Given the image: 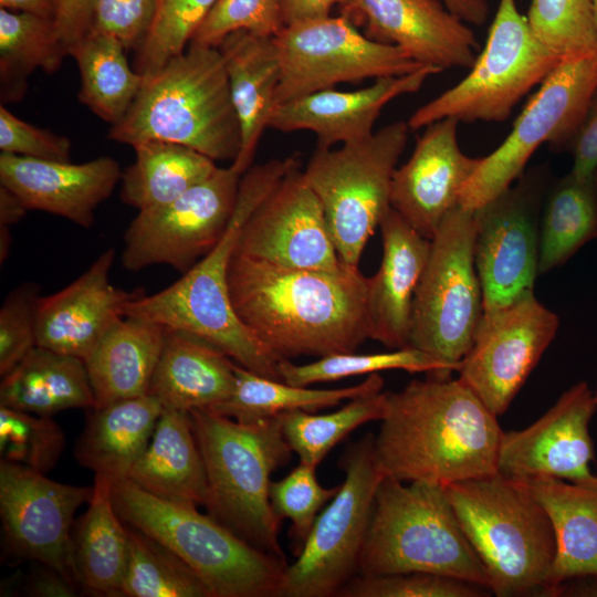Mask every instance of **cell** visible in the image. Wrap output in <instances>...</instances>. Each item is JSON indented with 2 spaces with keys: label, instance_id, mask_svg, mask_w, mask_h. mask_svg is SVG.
<instances>
[{
  "label": "cell",
  "instance_id": "obj_7",
  "mask_svg": "<svg viewBox=\"0 0 597 597\" xmlns=\"http://www.w3.org/2000/svg\"><path fill=\"white\" fill-rule=\"evenodd\" d=\"M357 570L366 576L431 573L490 590L486 573L458 521L447 486L430 481L406 485L385 475L375 494Z\"/></svg>",
  "mask_w": 597,
  "mask_h": 597
},
{
  "label": "cell",
  "instance_id": "obj_35",
  "mask_svg": "<svg viewBox=\"0 0 597 597\" xmlns=\"http://www.w3.org/2000/svg\"><path fill=\"white\" fill-rule=\"evenodd\" d=\"M597 239V172L569 171L546 190L540 221L538 275L564 265Z\"/></svg>",
  "mask_w": 597,
  "mask_h": 597
},
{
  "label": "cell",
  "instance_id": "obj_47",
  "mask_svg": "<svg viewBox=\"0 0 597 597\" xmlns=\"http://www.w3.org/2000/svg\"><path fill=\"white\" fill-rule=\"evenodd\" d=\"M283 28L281 0H217L189 44L218 48L235 31L275 36Z\"/></svg>",
  "mask_w": 597,
  "mask_h": 597
},
{
  "label": "cell",
  "instance_id": "obj_61",
  "mask_svg": "<svg viewBox=\"0 0 597 597\" xmlns=\"http://www.w3.org/2000/svg\"><path fill=\"white\" fill-rule=\"evenodd\" d=\"M594 398H595V401H596V405H597V387H596V389L594 390Z\"/></svg>",
  "mask_w": 597,
  "mask_h": 597
},
{
  "label": "cell",
  "instance_id": "obj_6",
  "mask_svg": "<svg viewBox=\"0 0 597 597\" xmlns=\"http://www.w3.org/2000/svg\"><path fill=\"white\" fill-rule=\"evenodd\" d=\"M458 521L498 597L554 596L557 545L548 514L500 472L447 485Z\"/></svg>",
  "mask_w": 597,
  "mask_h": 597
},
{
  "label": "cell",
  "instance_id": "obj_55",
  "mask_svg": "<svg viewBox=\"0 0 597 597\" xmlns=\"http://www.w3.org/2000/svg\"><path fill=\"white\" fill-rule=\"evenodd\" d=\"M345 0H281L284 27L296 22L331 15L334 6Z\"/></svg>",
  "mask_w": 597,
  "mask_h": 597
},
{
  "label": "cell",
  "instance_id": "obj_11",
  "mask_svg": "<svg viewBox=\"0 0 597 597\" xmlns=\"http://www.w3.org/2000/svg\"><path fill=\"white\" fill-rule=\"evenodd\" d=\"M597 90V51L562 59L540 84L504 142L482 160L462 188L459 206L476 211L525 171L534 151L548 144L568 150Z\"/></svg>",
  "mask_w": 597,
  "mask_h": 597
},
{
  "label": "cell",
  "instance_id": "obj_22",
  "mask_svg": "<svg viewBox=\"0 0 597 597\" xmlns=\"http://www.w3.org/2000/svg\"><path fill=\"white\" fill-rule=\"evenodd\" d=\"M458 125L443 118L426 126L410 158L392 176L391 208L429 240L459 206L462 188L482 160L461 150Z\"/></svg>",
  "mask_w": 597,
  "mask_h": 597
},
{
  "label": "cell",
  "instance_id": "obj_27",
  "mask_svg": "<svg viewBox=\"0 0 597 597\" xmlns=\"http://www.w3.org/2000/svg\"><path fill=\"white\" fill-rule=\"evenodd\" d=\"M237 112L241 149L231 166L243 175L253 164L259 142L276 107L281 64L274 36L248 31L229 34L218 46Z\"/></svg>",
  "mask_w": 597,
  "mask_h": 597
},
{
  "label": "cell",
  "instance_id": "obj_62",
  "mask_svg": "<svg viewBox=\"0 0 597 597\" xmlns=\"http://www.w3.org/2000/svg\"><path fill=\"white\" fill-rule=\"evenodd\" d=\"M595 22H596V32H597V18L595 19Z\"/></svg>",
  "mask_w": 597,
  "mask_h": 597
},
{
  "label": "cell",
  "instance_id": "obj_41",
  "mask_svg": "<svg viewBox=\"0 0 597 597\" xmlns=\"http://www.w3.org/2000/svg\"><path fill=\"white\" fill-rule=\"evenodd\" d=\"M396 369L450 377L453 371L459 370V367L413 346L376 354H355V352L334 354L303 365L293 364L289 359L279 363L281 380L294 386H310Z\"/></svg>",
  "mask_w": 597,
  "mask_h": 597
},
{
  "label": "cell",
  "instance_id": "obj_26",
  "mask_svg": "<svg viewBox=\"0 0 597 597\" xmlns=\"http://www.w3.org/2000/svg\"><path fill=\"white\" fill-rule=\"evenodd\" d=\"M383 258L368 277L371 339L390 349L409 346L412 303L428 261L430 240L392 208L379 224Z\"/></svg>",
  "mask_w": 597,
  "mask_h": 597
},
{
  "label": "cell",
  "instance_id": "obj_34",
  "mask_svg": "<svg viewBox=\"0 0 597 597\" xmlns=\"http://www.w3.org/2000/svg\"><path fill=\"white\" fill-rule=\"evenodd\" d=\"M0 406L50 417L66 409L93 408L85 362L35 346L1 376Z\"/></svg>",
  "mask_w": 597,
  "mask_h": 597
},
{
  "label": "cell",
  "instance_id": "obj_43",
  "mask_svg": "<svg viewBox=\"0 0 597 597\" xmlns=\"http://www.w3.org/2000/svg\"><path fill=\"white\" fill-rule=\"evenodd\" d=\"M526 19L537 40L559 60L597 51L591 0H532Z\"/></svg>",
  "mask_w": 597,
  "mask_h": 597
},
{
  "label": "cell",
  "instance_id": "obj_51",
  "mask_svg": "<svg viewBox=\"0 0 597 597\" xmlns=\"http://www.w3.org/2000/svg\"><path fill=\"white\" fill-rule=\"evenodd\" d=\"M0 149L1 153L43 160L71 159V140L66 136L24 122L4 104L0 106Z\"/></svg>",
  "mask_w": 597,
  "mask_h": 597
},
{
  "label": "cell",
  "instance_id": "obj_44",
  "mask_svg": "<svg viewBox=\"0 0 597 597\" xmlns=\"http://www.w3.org/2000/svg\"><path fill=\"white\" fill-rule=\"evenodd\" d=\"M65 436L50 416L0 406L1 460L46 474L61 458Z\"/></svg>",
  "mask_w": 597,
  "mask_h": 597
},
{
  "label": "cell",
  "instance_id": "obj_20",
  "mask_svg": "<svg viewBox=\"0 0 597 597\" xmlns=\"http://www.w3.org/2000/svg\"><path fill=\"white\" fill-rule=\"evenodd\" d=\"M597 410L584 380L565 390L535 422L503 432L498 470L515 480L547 476L597 490L589 423Z\"/></svg>",
  "mask_w": 597,
  "mask_h": 597
},
{
  "label": "cell",
  "instance_id": "obj_28",
  "mask_svg": "<svg viewBox=\"0 0 597 597\" xmlns=\"http://www.w3.org/2000/svg\"><path fill=\"white\" fill-rule=\"evenodd\" d=\"M234 385V363L223 350L197 335L166 329L148 391L164 409H211Z\"/></svg>",
  "mask_w": 597,
  "mask_h": 597
},
{
  "label": "cell",
  "instance_id": "obj_59",
  "mask_svg": "<svg viewBox=\"0 0 597 597\" xmlns=\"http://www.w3.org/2000/svg\"><path fill=\"white\" fill-rule=\"evenodd\" d=\"M10 227L0 226V262L3 263L9 255L11 247Z\"/></svg>",
  "mask_w": 597,
  "mask_h": 597
},
{
  "label": "cell",
  "instance_id": "obj_32",
  "mask_svg": "<svg viewBox=\"0 0 597 597\" xmlns=\"http://www.w3.org/2000/svg\"><path fill=\"white\" fill-rule=\"evenodd\" d=\"M165 334L156 323L125 316L104 335L85 360L94 407L148 394Z\"/></svg>",
  "mask_w": 597,
  "mask_h": 597
},
{
  "label": "cell",
  "instance_id": "obj_21",
  "mask_svg": "<svg viewBox=\"0 0 597 597\" xmlns=\"http://www.w3.org/2000/svg\"><path fill=\"white\" fill-rule=\"evenodd\" d=\"M439 0H345L339 14L373 41L395 45L422 66L471 69L479 42Z\"/></svg>",
  "mask_w": 597,
  "mask_h": 597
},
{
  "label": "cell",
  "instance_id": "obj_54",
  "mask_svg": "<svg viewBox=\"0 0 597 597\" xmlns=\"http://www.w3.org/2000/svg\"><path fill=\"white\" fill-rule=\"evenodd\" d=\"M30 576L27 593L35 597H73L76 596L77 583L61 572L40 564Z\"/></svg>",
  "mask_w": 597,
  "mask_h": 597
},
{
  "label": "cell",
  "instance_id": "obj_14",
  "mask_svg": "<svg viewBox=\"0 0 597 597\" xmlns=\"http://www.w3.org/2000/svg\"><path fill=\"white\" fill-rule=\"evenodd\" d=\"M281 80L276 106L344 82L401 76L422 65L370 40L343 14L285 25L275 36Z\"/></svg>",
  "mask_w": 597,
  "mask_h": 597
},
{
  "label": "cell",
  "instance_id": "obj_50",
  "mask_svg": "<svg viewBox=\"0 0 597 597\" xmlns=\"http://www.w3.org/2000/svg\"><path fill=\"white\" fill-rule=\"evenodd\" d=\"M158 0H95L93 30L114 35L126 51L139 50L153 24Z\"/></svg>",
  "mask_w": 597,
  "mask_h": 597
},
{
  "label": "cell",
  "instance_id": "obj_16",
  "mask_svg": "<svg viewBox=\"0 0 597 597\" xmlns=\"http://www.w3.org/2000/svg\"><path fill=\"white\" fill-rule=\"evenodd\" d=\"M546 190V169L536 167L474 211V261L483 311L505 306L534 290Z\"/></svg>",
  "mask_w": 597,
  "mask_h": 597
},
{
  "label": "cell",
  "instance_id": "obj_40",
  "mask_svg": "<svg viewBox=\"0 0 597 597\" xmlns=\"http://www.w3.org/2000/svg\"><path fill=\"white\" fill-rule=\"evenodd\" d=\"M121 597H212L201 578L167 546L128 525Z\"/></svg>",
  "mask_w": 597,
  "mask_h": 597
},
{
  "label": "cell",
  "instance_id": "obj_46",
  "mask_svg": "<svg viewBox=\"0 0 597 597\" xmlns=\"http://www.w3.org/2000/svg\"><path fill=\"white\" fill-rule=\"evenodd\" d=\"M316 467L301 463L284 479L270 484V501L276 516L292 521L291 536L297 554L302 549L318 511L341 485L324 488L316 479Z\"/></svg>",
  "mask_w": 597,
  "mask_h": 597
},
{
  "label": "cell",
  "instance_id": "obj_18",
  "mask_svg": "<svg viewBox=\"0 0 597 597\" xmlns=\"http://www.w3.org/2000/svg\"><path fill=\"white\" fill-rule=\"evenodd\" d=\"M92 486L53 481L24 465L0 461V516L9 551L75 580L72 565L74 515ZM76 582V580H75Z\"/></svg>",
  "mask_w": 597,
  "mask_h": 597
},
{
  "label": "cell",
  "instance_id": "obj_38",
  "mask_svg": "<svg viewBox=\"0 0 597 597\" xmlns=\"http://www.w3.org/2000/svg\"><path fill=\"white\" fill-rule=\"evenodd\" d=\"M125 51L114 35L93 29L69 49L81 76L78 100L112 125L125 117L145 81Z\"/></svg>",
  "mask_w": 597,
  "mask_h": 597
},
{
  "label": "cell",
  "instance_id": "obj_57",
  "mask_svg": "<svg viewBox=\"0 0 597 597\" xmlns=\"http://www.w3.org/2000/svg\"><path fill=\"white\" fill-rule=\"evenodd\" d=\"M0 7L11 11L55 19L59 0H0Z\"/></svg>",
  "mask_w": 597,
  "mask_h": 597
},
{
  "label": "cell",
  "instance_id": "obj_2",
  "mask_svg": "<svg viewBox=\"0 0 597 597\" xmlns=\"http://www.w3.org/2000/svg\"><path fill=\"white\" fill-rule=\"evenodd\" d=\"M375 454L386 476L442 485L498 473V416L459 378L428 376L386 391Z\"/></svg>",
  "mask_w": 597,
  "mask_h": 597
},
{
  "label": "cell",
  "instance_id": "obj_25",
  "mask_svg": "<svg viewBox=\"0 0 597 597\" xmlns=\"http://www.w3.org/2000/svg\"><path fill=\"white\" fill-rule=\"evenodd\" d=\"M119 164L112 157L72 164L0 155V185L13 191L28 210L63 217L91 228L96 208L122 179Z\"/></svg>",
  "mask_w": 597,
  "mask_h": 597
},
{
  "label": "cell",
  "instance_id": "obj_37",
  "mask_svg": "<svg viewBox=\"0 0 597 597\" xmlns=\"http://www.w3.org/2000/svg\"><path fill=\"white\" fill-rule=\"evenodd\" d=\"M235 385L232 394L211 410L240 422H252L292 410L315 412L334 407L344 400L380 392L384 378L379 373L368 375L358 385L338 389H313L255 374L234 364Z\"/></svg>",
  "mask_w": 597,
  "mask_h": 597
},
{
  "label": "cell",
  "instance_id": "obj_19",
  "mask_svg": "<svg viewBox=\"0 0 597 597\" xmlns=\"http://www.w3.org/2000/svg\"><path fill=\"white\" fill-rule=\"evenodd\" d=\"M234 254L294 269L333 272L344 268L324 210L306 184L300 164L249 216Z\"/></svg>",
  "mask_w": 597,
  "mask_h": 597
},
{
  "label": "cell",
  "instance_id": "obj_9",
  "mask_svg": "<svg viewBox=\"0 0 597 597\" xmlns=\"http://www.w3.org/2000/svg\"><path fill=\"white\" fill-rule=\"evenodd\" d=\"M409 130L398 121L341 148L316 146L303 170L347 266L359 269L367 241L391 208L392 176Z\"/></svg>",
  "mask_w": 597,
  "mask_h": 597
},
{
  "label": "cell",
  "instance_id": "obj_48",
  "mask_svg": "<svg viewBox=\"0 0 597 597\" xmlns=\"http://www.w3.org/2000/svg\"><path fill=\"white\" fill-rule=\"evenodd\" d=\"M490 590L459 578L431 573L360 575L337 593L342 597H481ZM491 593V591H490Z\"/></svg>",
  "mask_w": 597,
  "mask_h": 597
},
{
  "label": "cell",
  "instance_id": "obj_33",
  "mask_svg": "<svg viewBox=\"0 0 597 597\" xmlns=\"http://www.w3.org/2000/svg\"><path fill=\"white\" fill-rule=\"evenodd\" d=\"M87 504L72 533L73 575L78 587L93 595L118 597L126 572L128 538L108 478L95 474Z\"/></svg>",
  "mask_w": 597,
  "mask_h": 597
},
{
  "label": "cell",
  "instance_id": "obj_31",
  "mask_svg": "<svg viewBox=\"0 0 597 597\" xmlns=\"http://www.w3.org/2000/svg\"><path fill=\"white\" fill-rule=\"evenodd\" d=\"M516 481L542 504L555 532L553 595L569 579L597 576V490L547 476Z\"/></svg>",
  "mask_w": 597,
  "mask_h": 597
},
{
  "label": "cell",
  "instance_id": "obj_52",
  "mask_svg": "<svg viewBox=\"0 0 597 597\" xmlns=\"http://www.w3.org/2000/svg\"><path fill=\"white\" fill-rule=\"evenodd\" d=\"M568 151L574 175L586 177L597 172V90Z\"/></svg>",
  "mask_w": 597,
  "mask_h": 597
},
{
  "label": "cell",
  "instance_id": "obj_17",
  "mask_svg": "<svg viewBox=\"0 0 597 597\" xmlns=\"http://www.w3.org/2000/svg\"><path fill=\"white\" fill-rule=\"evenodd\" d=\"M557 314L527 292L483 311L472 345L461 362L462 380L498 417L503 415L555 338Z\"/></svg>",
  "mask_w": 597,
  "mask_h": 597
},
{
  "label": "cell",
  "instance_id": "obj_3",
  "mask_svg": "<svg viewBox=\"0 0 597 597\" xmlns=\"http://www.w3.org/2000/svg\"><path fill=\"white\" fill-rule=\"evenodd\" d=\"M297 164L296 156L252 165L240 179L233 214L214 248L171 285L150 295L142 291L126 316L165 329L197 335L223 350L240 366L281 380L277 359L241 322L229 289V266L240 230L253 210Z\"/></svg>",
  "mask_w": 597,
  "mask_h": 597
},
{
  "label": "cell",
  "instance_id": "obj_30",
  "mask_svg": "<svg viewBox=\"0 0 597 597\" xmlns=\"http://www.w3.org/2000/svg\"><path fill=\"white\" fill-rule=\"evenodd\" d=\"M163 409L150 394L91 408L74 447L76 461L111 481L127 479L146 450Z\"/></svg>",
  "mask_w": 597,
  "mask_h": 597
},
{
  "label": "cell",
  "instance_id": "obj_56",
  "mask_svg": "<svg viewBox=\"0 0 597 597\" xmlns=\"http://www.w3.org/2000/svg\"><path fill=\"white\" fill-rule=\"evenodd\" d=\"M442 2L465 23L482 25L488 20L490 9L486 0H442Z\"/></svg>",
  "mask_w": 597,
  "mask_h": 597
},
{
  "label": "cell",
  "instance_id": "obj_42",
  "mask_svg": "<svg viewBox=\"0 0 597 597\" xmlns=\"http://www.w3.org/2000/svg\"><path fill=\"white\" fill-rule=\"evenodd\" d=\"M386 391L350 399L341 409L324 415L292 410L280 415L283 434L301 463L316 467L348 433L360 425L381 420Z\"/></svg>",
  "mask_w": 597,
  "mask_h": 597
},
{
  "label": "cell",
  "instance_id": "obj_24",
  "mask_svg": "<svg viewBox=\"0 0 597 597\" xmlns=\"http://www.w3.org/2000/svg\"><path fill=\"white\" fill-rule=\"evenodd\" d=\"M433 66H421L401 75L376 78L356 91L322 90L279 104L270 128L291 133L308 130L316 135L317 147L333 148L369 137L381 109L391 100L418 92L427 78L440 73Z\"/></svg>",
  "mask_w": 597,
  "mask_h": 597
},
{
  "label": "cell",
  "instance_id": "obj_15",
  "mask_svg": "<svg viewBox=\"0 0 597 597\" xmlns=\"http://www.w3.org/2000/svg\"><path fill=\"white\" fill-rule=\"evenodd\" d=\"M241 176L231 165L218 167L172 201L138 211L124 233L123 266L136 272L165 264L187 272L224 234Z\"/></svg>",
  "mask_w": 597,
  "mask_h": 597
},
{
  "label": "cell",
  "instance_id": "obj_53",
  "mask_svg": "<svg viewBox=\"0 0 597 597\" xmlns=\"http://www.w3.org/2000/svg\"><path fill=\"white\" fill-rule=\"evenodd\" d=\"M94 3L95 0H59L54 22L67 54L92 30Z\"/></svg>",
  "mask_w": 597,
  "mask_h": 597
},
{
  "label": "cell",
  "instance_id": "obj_5",
  "mask_svg": "<svg viewBox=\"0 0 597 597\" xmlns=\"http://www.w3.org/2000/svg\"><path fill=\"white\" fill-rule=\"evenodd\" d=\"M189 415L206 469L208 514L252 546L285 561L281 520L270 501L271 473L290 462L292 453L280 415L252 422L205 408Z\"/></svg>",
  "mask_w": 597,
  "mask_h": 597
},
{
  "label": "cell",
  "instance_id": "obj_36",
  "mask_svg": "<svg viewBox=\"0 0 597 597\" xmlns=\"http://www.w3.org/2000/svg\"><path fill=\"white\" fill-rule=\"evenodd\" d=\"M133 148L135 161L122 174L121 197L138 211L172 201L218 168L213 159L176 143L151 140Z\"/></svg>",
  "mask_w": 597,
  "mask_h": 597
},
{
  "label": "cell",
  "instance_id": "obj_8",
  "mask_svg": "<svg viewBox=\"0 0 597 597\" xmlns=\"http://www.w3.org/2000/svg\"><path fill=\"white\" fill-rule=\"evenodd\" d=\"M121 519L180 557L212 597L275 596L285 561L242 540L197 505L155 496L128 479L112 481Z\"/></svg>",
  "mask_w": 597,
  "mask_h": 597
},
{
  "label": "cell",
  "instance_id": "obj_12",
  "mask_svg": "<svg viewBox=\"0 0 597 597\" xmlns=\"http://www.w3.org/2000/svg\"><path fill=\"white\" fill-rule=\"evenodd\" d=\"M474 211L457 206L430 240L412 303L409 346L459 367L483 314Z\"/></svg>",
  "mask_w": 597,
  "mask_h": 597
},
{
  "label": "cell",
  "instance_id": "obj_58",
  "mask_svg": "<svg viewBox=\"0 0 597 597\" xmlns=\"http://www.w3.org/2000/svg\"><path fill=\"white\" fill-rule=\"evenodd\" d=\"M28 209L9 188L0 185V226L10 227L25 216Z\"/></svg>",
  "mask_w": 597,
  "mask_h": 597
},
{
  "label": "cell",
  "instance_id": "obj_45",
  "mask_svg": "<svg viewBox=\"0 0 597 597\" xmlns=\"http://www.w3.org/2000/svg\"><path fill=\"white\" fill-rule=\"evenodd\" d=\"M217 0H158L150 30L136 51L134 69L144 77L182 53Z\"/></svg>",
  "mask_w": 597,
  "mask_h": 597
},
{
  "label": "cell",
  "instance_id": "obj_23",
  "mask_svg": "<svg viewBox=\"0 0 597 597\" xmlns=\"http://www.w3.org/2000/svg\"><path fill=\"white\" fill-rule=\"evenodd\" d=\"M115 250L109 248L67 286L43 296L36 306V346L83 359L104 335L126 316L129 303L142 292L111 282Z\"/></svg>",
  "mask_w": 597,
  "mask_h": 597
},
{
  "label": "cell",
  "instance_id": "obj_60",
  "mask_svg": "<svg viewBox=\"0 0 597 597\" xmlns=\"http://www.w3.org/2000/svg\"><path fill=\"white\" fill-rule=\"evenodd\" d=\"M593 2V8H594V14H595V19L597 18V0H591Z\"/></svg>",
  "mask_w": 597,
  "mask_h": 597
},
{
  "label": "cell",
  "instance_id": "obj_29",
  "mask_svg": "<svg viewBox=\"0 0 597 597\" xmlns=\"http://www.w3.org/2000/svg\"><path fill=\"white\" fill-rule=\"evenodd\" d=\"M127 479L160 499L205 506L207 475L189 411L163 409Z\"/></svg>",
  "mask_w": 597,
  "mask_h": 597
},
{
  "label": "cell",
  "instance_id": "obj_39",
  "mask_svg": "<svg viewBox=\"0 0 597 597\" xmlns=\"http://www.w3.org/2000/svg\"><path fill=\"white\" fill-rule=\"evenodd\" d=\"M66 55L54 19L1 8V104L20 102L27 92L29 76L36 69L54 73Z\"/></svg>",
  "mask_w": 597,
  "mask_h": 597
},
{
  "label": "cell",
  "instance_id": "obj_13",
  "mask_svg": "<svg viewBox=\"0 0 597 597\" xmlns=\"http://www.w3.org/2000/svg\"><path fill=\"white\" fill-rule=\"evenodd\" d=\"M339 465L345 481L317 515L296 561L285 567L275 596H336L357 569L375 494L385 478L375 454V436L368 433L349 444Z\"/></svg>",
  "mask_w": 597,
  "mask_h": 597
},
{
  "label": "cell",
  "instance_id": "obj_4",
  "mask_svg": "<svg viewBox=\"0 0 597 597\" xmlns=\"http://www.w3.org/2000/svg\"><path fill=\"white\" fill-rule=\"evenodd\" d=\"M187 48L145 77L108 138L132 147L151 140L176 143L214 161H233L241 132L222 55L218 48Z\"/></svg>",
  "mask_w": 597,
  "mask_h": 597
},
{
  "label": "cell",
  "instance_id": "obj_1",
  "mask_svg": "<svg viewBox=\"0 0 597 597\" xmlns=\"http://www.w3.org/2000/svg\"><path fill=\"white\" fill-rule=\"evenodd\" d=\"M229 289L241 322L280 360L353 353L371 339L359 269H294L233 254Z\"/></svg>",
  "mask_w": 597,
  "mask_h": 597
},
{
  "label": "cell",
  "instance_id": "obj_10",
  "mask_svg": "<svg viewBox=\"0 0 597 597\" xmlns=\"http://www.w3.org/2000/svg\"><path fill=\"white\" fill-rule=\"evenodd\" d=\"M558 61L534 35L516 0H500L485 46L469 74L415 111L408 127L418 130L443 118L504 122Z\"/></svg>",
  "mask_w": 597,
  "mask_h": 597
},
{
  "label": "cell",
  "instance_id": "obj_49",
  "mask_svg": "<svg viewBox=\"0 0 597 597\" xmlns=\"http://www.w3.org/2000/svg\"><path fill=\"white\" fill-rule=\"evenodd\" d=\"M40 286L27 282L13 289L0 308V375L15 367L36 346Z\"/></svg>",
  "mask_w": 597,
  "mask_h": 597
}]
</instances>
